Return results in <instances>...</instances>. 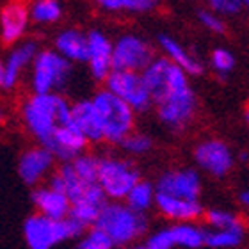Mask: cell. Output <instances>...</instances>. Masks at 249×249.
I'll return each instance as SVG.
<instances>
[{"label": "cell", "instance_id": "6da1fadb", "mask_svg": "<svg viewBox=\"0 0 249 249\" xmlns=\"http://www.w3.org/2000/svg\"><path fill=\"white\" fill-rule=\"evenodd\" d=\"M142 78L160 123L173 132L185 130L196 112V94L187 73L169 59L157 57L142 71Z\"/></svg>", "mask_w": 249, "mask_h": 249}, {"label": "cell", "instance_id": "7a4b0ae2", "mask_svg": "<svg viewBox=\"0 0 249 249\" xmlns=\"http://www.w3.org/2000/svg\"><path fill=\"white\" fill-rule=\"evenodd\" d=\"M21 121L43 146L61 126L71 123V104L62 94H34L21 105Z\"/></svg>", "mask_w": 249, "mask_h": 249}, {"label": "cell", "instance_id": "3957f363", "mask_svg": "<svg viewBox=\"0 0 249 249\" xmlns=\"http://www.w3.org/2000/svg\"><path fill=\"white\" fill-rule=\"evenodd\" d=\"M94 228L104 231L114 248L134 246L148 233V219L142 213L134 212L121 201H109L100 213Z\"/></svg>", "mask_w": 249, "mask_h": 249}, {"label": "cell", "instance_id": "277c9868", "mask_svg": "<svg viewBox=\"0 0 249 249\" xmlns=\"http://www.w3.org/2000/svg\"><path fill=\"white\" fill-rule=\"evenodd\" d=\"M93 105L98 114L104 142L109 144H121L132 132H135V112L120 100L116 94H112L107 89H100L94 93Z\"/></svg>", "mask_w": 249, "mask_h": 249}, {"label": "cell", "instance_id": "5b68a950", "mask_svg": "<svg viewBox=\"0 0 249 249\" xmlns=\"http://www.w3.org/2000/svg\"><path fill=\"white\" fill-rule=\"evenodd\" d=\"M88 230L73 219H50L32 213L23 223V239L29 249H53L66 240L82 237Z\"/></svg>", "mask_w": 249, "mask_h": 249}, {"label": "cell", "instance_id": "8992f818", "mask_svg": "<svg viewBox=\"0 0 249 249\" xmlns=\"http://www.w3.org/2000/svg\"><path fill=\"white\" fill-rule=\"evenodd\" d=\"M31 86L34 94H61L73 73V64L55 50H39L31 68Z\"/></svg>", "mask_w": 249, "mask_h": 249}, {"label": "cell", "instance_id": "52a82bcc", "mask_svg": "<svg viewBox=\"0 0 249 249\" xmlns=\"http://www.w3.org/2000/svg\"><path fill=\"white\" fill-rule=\"evenodd\" d=\"M139 182L141 173L132 160L114 155L100 157L98 185L104 191L107 201L123 203Z\"/></svg>", "mask_w": 249, "mask_h": 249}, {"label": "cell", "instance_id": "ba28073f", "mask_svg": "<svg viewBox=\"0 0 249 249\" xmlns=\"http://www.w3.org/2000/svg\"><path fill=\"white\" fill-rule=\"evenodd\" d=\"M155 59L153 47L137 34H123L114 41V50H112L114 71L142 73Z\"/></svg>", "mask_w": 249, "mask_h": 249}, {"label": "cell", "instance_id": "9c48e42d", "mask_svg": "<svg viewBox=\"0 0 249 249\" xmlns=\"http://www.w3.org/2000/svg\"><path fill=\"white\" fill-rule=\"evenodd\" d=\"M105 89L123 100L135 114H142L153 107V100L142 78V73L112 71L105 80Z\"/></svg>", "mask_w": 249, "mask_h": 249}, {"label": "cell", "instance_id": "30bf717a", "mask_svg": "<svg viewBox=\"0 0 249 249\" xmlns=\"http://www.w3.org/2000/svg\"><path fill=\"white\" fill-rule=\"evenodd\" d=\"M194 160L203 171L217 178L226 177L233 167V155L230 146L219 139H208L199 142L194 150Z\"/></svg>", "mask_w": 249, "mask_h": 249}, {"label": "cell", "instance_id": "8fae6325", "mask_svg": "<svg viewBox=\"0 0 249 249\" xmlns=\"http://www.w3.org/2000/svg\"><path fill=\"white\" fill-rule=\"evenodd\" d=\"M155 189L159 194L199 201L201 178L192 169H173V171H166L159 178Z\"/></svg>", "mask_w": 249, "mask_h": 249}, {"label": "cell", "instance_id": "7c38bea8", "mask_svg": "<svg viewBox=\"0 0 249 249\" xmlns=\"http://www.w3.org/2000/svg\"><path fill=\"white\" fill-rule=\"evenodd\" d=\"M55 160L57 159L39 144L25 150L18 160V175L21 182L29 187H36L52 173Z\"/></svg>", "mask_w": 249, "mask_h": 249}, {"label": "cell", "instance_id": "4fadbf2b", "mask_svg": "<svg viewBox=\"0 0 249 249\" xmlns=\"http://www.w3.org/2000/svg\"><path fill=\"white\" fill-rule=\"evenodd\" d=\"M89 141L84 137L80 132L77 130V126L73 123H68L64 126L55 132L50 139L43 144V148H47L57 160H61L62 164L66 162H73L77 157L86 153Z\"/></svg>", "mask_w": 249, "mask_h": 249}, {"label": "cell", "instance_id": "5bb4252c", "mask_svg": "<svg viewBox=\"0 0 249 249\" xmlns=\"http://www.w3.org/2000/svg\"><path fill=\"white\" fill-rule=\"evenodd\" d=\"M89 41V53H88V64L89 71L93 75L94 80L105 82L109 75L114 71L112 68V50L114 43L110 41V37L102 31H91L88 32Z\"/></svg>", "mask_w": 249, "mask_h": 249}, {"label": "cell", "instance_id": "9a60e30c", "mask_svg": "<svg viewBox=\"0 0 249 249\" xmlns=\"http://www.w3.org/2000/svg\"><path fill=\"white\" fill-rule=\"evenodd\" d=\"M31 23L29 7L21 2L5 4L0 11V37L5 45H18Z\"/></svg>", "mask_w": 249, "mask_h": 249}, {"label": "cell", "instance_id": "2e32d148", "mask_svg": "<svg viewBox=\"0 0 249 249\" xmlns=\"http://www.w3.org/2000/svg\"><path fill=\"white\" fill-rule=\"evenodd\" d=\"M31 199L34 208H36V213H41V215L50 219H57V221L70 217L71 203H70L68 196L52 189L50 185L36 187L31 194Z\"/></svg>", "mask_w": 249, "mask_h": 249}, {"label": "cell", "instance_id": "e0dca14e", "mask_svg": "<svg viewBox=\"0 0 249 249\" xmlns=\"http://www.w3.org/2000/svg\"><path fill=\"white\" fill-rule=\"evenodd\" d=\"M39 48L36 41H23L18 43L16 47L9 52L7 59L4 61L5 64V91L16 88V84L20 82L21 73L27 68H32V62L36 59Z\"/></svg>", "mask_w": 249, "mask_h": 249}, {"label": "cell", "instance_id": "ac0fdd59", "mask_svg": "<svg viewBox=\"0 0 249 249\" xmlns=\"http://www.w3.org/2000/svg\"><path fill=\"white\" fill-rule=\"evenodd\" d=\"M53 50L71 64L88 62L89 41L88 34L78 29H64L53 39Z\"/></svg>", "mask_w": 249, "mask_h": 249}, {"label": "cell", "instance_id": "d6986e66", "mask_svg": "<svg viewBox=\"0 0 249 249\" xmlns=\"http://www.w3.org/2000/svg\"><path fill=\"white\" fill-rule=\"evenodd\" d=\"M155 207L159 208L162 215L178 221V223H191V221H196L201 215H205L203 205L199 201L180 199V197L166 196V194H159V192L155 196Z\"/></svg>", "mask_w": 249, "mask_h": 249}, {"label": "cell", "instance_id": "ffe728a7", "mask_svg": "<svg viewBox=\"0 0 249 249\" xmlns=\"http://www.w3.org/2000/svg\"><path fill=\"white\" fill-rule=\"evenodd\" d=\"M71 123L89 142H104V134L100 126L98 114L93 105V100H78L71 104Z\"/></svg>", "mask_w": 249, "mask_h": 249}, {"label": "cell", "instance_id": "44dd1931", "mask_svg": "<svg viewBox=\"0 0 249 249\" xmlns=\"http://www.w3.org/2000/svg\"><path fill=\"white\" fill-rule=\"evenodd\" d=\"M159 45H160V48L164 50V53H166V59H169L175 66L183 70L187 75L197 77V75L203 73L201 62L197 61L196 57H192L191 53L187 52L177 39H173V37L167 36V34H160V36H159Z\"/></svg>", "mask_w": 249, "mask_h": 249}, {"label": "cell", "instance_id": "7402d4cb", "mask_svg": "<svg viewBox=\"0 0 249 249\" xmlns=\"http://www.w3.org/2000/svg\"><path fill=\"white\" fill-rule=\"evenodd\" d=\"M175 240V246H182L187 249H197L205 246V230L192 223H177L169 226Z\"/></svg>", "mask_w": 249, "mask_h": 249}, {"label": "cell", "instance_id": "603a6c76", "mask_svg": "<svg viewBox=\"0 0 249 249\" xmlns=\"http://www.w3.org/2000/svg\"><path fill=\"white\" fill-rule=\"evenodd\" d=\"M155 196H157L155 187L151 185L150 182L141 180V182L130 191V194L126 196V199H124L123 203L128 208H132L134 212L144 215V213L155 205Z\"/></svg>", "mask_w": 249, "mask_h": 249}, {"label": "cell", "instance_id": "cb8c5ba5", "mask_svg": "<svg viewBox=\"0 0 249 249\" xmlns=\"http://www.w3.org/2000/svg\"><path fill=\"white\" fill-rule=\"evenodd\" d=\"M31 21L39 25H52L62 18V5L57 0H36L29 7Z\"/></svg>", "mask_w": 249, "mask_h": 249}, {"label": "cell", "instance_id": "d4e9b609", "mask_svg": "<svg viewBox=\"0 0 249 249\" xmlns=\"http://www.w3.org/2000/svg\"><path fill=\"white\" fill-rule=\"evenodd\" d=\"M98 5L109 13H150L157 7L153 0H100Z\"/></svg>", "mask_w": 249, "mask_h": 249}, {"label": "cell", "instance_id": "484cf974", "mask_svg": "<svg viewBox=\"0 0 249 249\" xmlns=\"http://www.w3.org/2000/svg\"><path fill=\"white\" fill-rule=\"evenodd\" d=\"M71 166L75 169V173H77V177L84 183H89V185H96L98 183L100 157L93 155V153H84V155L77 157L71 162Z\"/></svg>", "mask_w": 249, "mask_h": 249}, {"label": "cell", "instance_id": "4316f807", "mask_svg": "<svg viewBox=\"0 0 249 249\" xmlns=\"http://www.w3.org/2000/svg\"><path fill=\"white\" fill-rule=\"evenodd\" d=\"M244 230H212L205 233V246L213 249L237 248L242 242Z\"/></svg>", "mask_w": 249, "mask_h": 249}, {"label": "cell", "instance_id": "83f0119b", "mask_svg": "<svg viewBox=\"0 0 249 249\" xmlns=\"http://www.w3.org/2000/svg\"><path fill=\"white\" fill-rule=\"evenodd\" d=\"M205 217H207L208 224L213 230H242L239 217L231 212L221 210V208H210V210H207Z\"/></svg>", "mask_w": 249, "mask_h": 249}, {"label": "cell", "instance_id": "f1b7e54d", "mask_svg": "<svg viewBox=\"0 0 249 249\" xmlns=\"http://www.w3.org/2000/svg\"><path fill=\"white\" fill-rule=\"evenodd\" d=\"M120 146L130 155H146L153 148V141L144 132H132Z\"/></svg>", "mask_w": 249, "mask_h": 249}, {"label": "cell", "instance_id": "f546056e", "mask_svg": "<svg viewBox=\"0 0 249 249\" xmlns=\"http://www.w3.org/2000/svg\"><path fill=\"white\" fill-rule=\"evenodd\" d=\"M75 249H114V244L104 231L96 228H91L86 231V235L80 237Z\"/></svg>", "mask_w": 249, "mask_h": 249}, {"label": "cell", "instance_id": "4dcf8cb0", "mask_svg": "<svg viewBox=\"0 0 249 249\" xmlns=\"http://www.w3.org/2000/svg\"><path fill=\"white\" fill-rule=\"evenodd\" d=\"M210 62H212L215 71L221 73V75H226V73H230L233 70L235 57L233 53L230 52V50H226V48H215L212 52V55H210Z\"/></svg>", "mask_w": 249, "mask_h": 249}, {"label": "cell", "instance_id": "1f68e13d", "mask_svg": "<svg viewBox=\"0 0 249 249\" xmlns=\"http://www.w3.org/2000/svg\"><path fill=\"white\" fill-rule=\"evenodd\" d=\"M146 249H173L175 248V240H173L171 230L164 228L159 230L155 233H151L144 242Z\"/></svg>", "mask_w": 249, "mask_h": 249}, {"label": "cell", "instance_id": "d6a6232c", "mask_svg": "<svg viewBox=\"0 0 249 249\" xmlns=\"http://www.w3.org/2000/svg\"><path fill=\"white\" fill-rule=\"evenodd\" d=\"M197 18H199V21L207 27L208 31L215 32V34H224V32H226L224 21L219 18V15H215L212 11H199V13H197Z\"/></svg>", "mask_w": 249, "mask_h": 249}, {"label": "cell", "instance_id": "836d02e7", "mask_svg": "<svg viewBox=\"0 0 249 249\" xmlns=\"http://www.w3.org/2000/svg\"><path fill=\"white\" fill-rule=\"evenodd\" d=\"M208 5L215 15H235L242 9V2L239 0H212Z\"/></svg>", "mask_w": 249, "mask_h": 249}, {"label": "cell", "instance_id": "e575fe53", "mask_svg": "<svg viewBox=\"0 0 249 249\" xmlns=\"http://www.w3.org/2000/svg\"><path fill=\"white\" fill-rule=\"evenodd\" d=\"M0 91H5V64L0 61Z\"/></svg>", "mask_w": 249, "mask_h": 249}, {"label": "cell", "instance_id": "d590c367", "mask_svg": "<svg viewBox=\"0 0 249 249\" xmlns=\"http://www.w3.org/2000/svg\"><path fill=\"white\" fill-rule=\"evenodd\" d=\"M240 201L244 203L246 207L249 208V191H246V192H242V194H240Z\"/></svg>", "mask_w": 249, "mask_h": 249}, {"label": "cell", "instance_id": "8d00e7d4", "mask_svg": "<svg viewBox=\"0 0 249 249\" xmlns=\"http://www.w3.org/2000/svg\"><path fill=\"white\" fill-rule=\"evenodd\" d=\"M120 249H146L144 244H134V246H126V248H120Z\"/></svg>", "mask_w": 249, "mask_h": 249}, {"label": "cell", "instance_id": "74e56055", "mask_svg": "<svg viewBox=\"0 0 249 249\" xmlns=\"http://www.w3.org/2000/svg\"><path fill=\"white\" fill-rule=\"evenodd\" d=\"M244 120H246V123H248V126H249V104H246V109H244Z\"/></svg>", "mask_w": 249, "mask_h": 249}, {"label": "cell", "instance_id": "f35d334b", "mask_svg": "<svg viewBox=\"0 0 249 249\" xmlns=\"http://www.w3.org/2000/svg\"><path fill=\"white\" fill-rule=\"evenodd\" d=\"M5 120H7V118H5V112L2 109H0V126H4Z\"/></svg>", "mask_w": 249, "mask_h": 249}, {"label": "cell", "instance_id": "ab89813d", "mask_svg": "<svg viewBox=\"0 0 249 249\" xmlns=\"http://www.w3.org/2000/svg\"><path fill=\"white\" fill-rule=\"evenodd\" d=\"M240 160H249V155H248V153H240Z\"/></svg>", "mask_w": 249, "mask_h": 249}, {"label": "cell", "instance_id": "60d3db41", "mask_svg": "<svg viewBox=\"0 0 249 249\" xmlns=\"http://www.w3.org/2000/svg\"><path fill=\"white\" fill-rule=\"evenodd\" d=\"M248 5H249V2H248Z\"/></svg>", "mask_w": 249, "mask_h": 249}]
</instances>
